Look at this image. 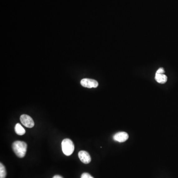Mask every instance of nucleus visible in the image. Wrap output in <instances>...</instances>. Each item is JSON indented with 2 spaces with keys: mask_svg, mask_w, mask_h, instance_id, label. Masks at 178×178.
<instances>
[{
  "mask_svg": "<svg viewBox=\"0 0 178 178\" xmlns=\"http://www.w3.org/2000/svg\"><path fill=\"white\" fill-rule=\"evenodd\" d=\"M164 72H165V71L164 69L163 68H160L157 70L156 73H159V74H164Z\"/></svg>",
  "mask_w": 178,
  "mask_h": 178,
  "instance_id": "obj_11",
  "label": "nucleus"
},
{
  "mask_svg": "<svg viewBox=\"0 0 178 178\" xmlns=\"http://www.w3.org/2000/svg\"><path fill=\"white\" fill-rule=\"evenodd\" d=\"M53 178H64L62 176H60V175H55L54 176Z\"/></svg>",
  "mask_w": 178,
  "mask_h": 178,
  "instance_id": "obj_12",
  "label": "nucleus"
},
{
  "mask_svg": "<svg viewBox=\"0 0 178 178\" xmlns=\"http://www.w3.org/2000/svg\"><path fill=\"white\" fill-rule=\"evenodd\" d=\"M14 130H15L16 134L18 135H23L25 133V129L23 128V127H22V126L19 123H17L16 125Z\"/></svg>",
  "mask_w": 178,
  "mask_h": 178,
  "instance_id": "obj_8",
  "label": "nucleus"
},
{
  "mask_svg": "<svg viewBox=\"0 0 178 178\" xmlns=\"http://www.w3.org/2000/svg\"><path fill=\"white\" fill-rule=\"evenodd\" d=\"M6 169L4 165L1 163H0V178H5L6 177Z\"/></svg>",
  "mask_w": 178,
  "mask_h": 178,
  "instance_id": "obj_9",
  "label": "nucleus"
},
{
  "mask_svg": "<svg viewBox=\"0 0 178 178\" xmlns=\"http://www.w3.org/2000/svg\"><path fill=\"white\" fill-rule=\"evenodd\" d=\"M81 178H94L91 176L90 174L87 173H84L82 174L81 176Z\"/></svg>",
  "mask_w": 178,
  "mask_h": 178,
  "instance_id": "obj_10",
  "label": "nucleus"
},
{
  "mask_svg": "<svg viewBox=\"0 0 178 178\" xmlns=\"http://www.w3.org/2000/svg\"><path fill=\"white\" fill-rule=\"evenodd\" d=\"M79 159L84 164H89L91 162V157L90 154L86 151H80L78 153Z\"/></svg>",
  "mask_w": 178,
  "mask_h": 178,
  "instance_id": "obj_5",
  "label": "nucleus"
},
{
  "mask_svg": "<svg viewBox=\"0 0 178 178\" xmlns=\"http://www.w3.org/2000/svg\"><path fill=\"white\" fill-rule=\"evenodd\" d=\"M21 122L24 126L29 128H32L35 125L33 119L26 114H22L20 118Z\"/></svg>",
  "mask_w": 178,
  "mask_h": 178,
  "instance_id": "obj_3",
  "label": "nucleus"
},
{
  "mask_svg": "<svg viewBox=\"0 0 178 178\" xmlns=\"http://www.w3.org/2000/svg\"><path fill=\"white\" fill-rule=\"evenodd\" d=\"M12 147L13 152L18 157L23 158L25 156L27 147L26 142L17 141L12 143Z\"/></svg>",
  "mask_w": 178,
  "mask_h": 178,
  "instance_id": "obj_1",
  "label": "nucleus"
},
{
  "mask_svg": "<svg viewBox=\"0 0 178 178\" xmlns=\"http://www.w3.org/2000/svg\"><path fill=\"white\" fill-rule=\"evenodd\" d=\"M61 148L63 153L65 156H71L74 152V143L70 139H64L61 142Z\"/></svg>",
  "mask_w": 178,
  "mask_h": 178,
  "instance_id": "obj_2",
  "label": "nucleus"
},
{
  "mask_svg": "<svg viewBox=\"0 0 178 178\" xmlns=\"http://www.w3.org/2000/svg\"><path fill=\"white\" fill-rule=\"evenodd\" d=\"M81 85L84 87L88 88H97L99 85V83L96 80L94 79L84 78L81 81Z\"/></svg>",
  "mask_w": 178,
  "mask_h": 178,
  "instance_id": "obj_4",
  "label": "nucleus"
},
{
  "mask_svg": "<svg viewBox=\"0 0 178 178\" xmlns=\"http://www.w3.org/2000/svg\"><path fill=\"white\" fill-rule=\"evenodd\" d=\"M128 137H129V135L127 133L124 132H118L115 134L113 138L115 141L123 142L127 141Z\"/></svg>",
  "mask_w": 178,
  "mask_h": 178,
  "instance_id": "obj_6",
  "label": "nucleus"
},
{
  "mask_svg": "<svg viewBox=\"0 0 178 178\" xmlns=\"http://www.w3.org/2000/svg\"><path fill=\"white\" fill-rule=\"evenodd\" d=\"M155 79L158 83L160 84H164L167 81V77L164 74L156 73Z\"/></svg>",
  "mask_w": 178,
  "mask_h": 178,
  "instance_id": "obj_7",
  "label": "nucleus"
}]
</instances>
